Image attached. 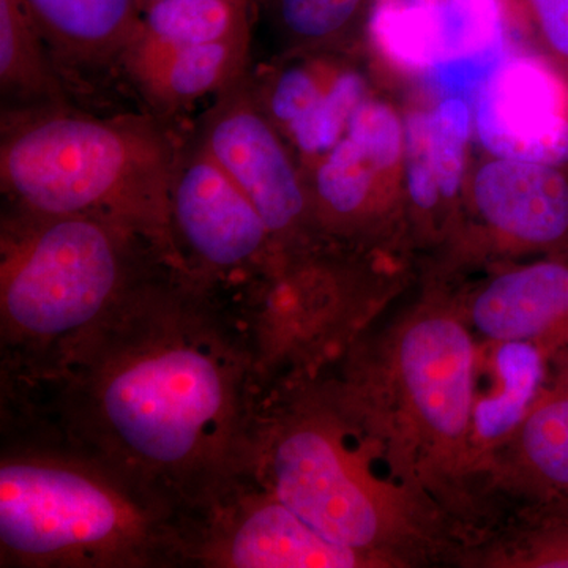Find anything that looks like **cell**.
Returning <instances> with one entry per match:
<instances>
[{
    "label": "cell",
    "mask_w": 568,
    "mask_h": 568,
    "mask_svg": "<svg viewBox=\"0 0 568 568\" xmlns=\"http://www.w3.org/2000/svg\"><path fill=\"white\" fill-rule=\"evenodd\" d=\"M265 384L234 306L163 264L50 373L2 394L3 414L102 459L194 523L252 478Z\"/></svg>",
    "instance_id": "cell-1"
},
{
    "label": "cell",
    "mask_w": 568,
    "mask_h": 568,
    "mask_svg": "<svg viewBox=\"0 0 568 568\" xmlns=\"http://www.w3.org/2000/svg\"><path fill=\"white\" fill-rule=\"evenodd\" d=\"M327 375L388 476L435 504L465 547L491 526L478 466L480 347L450 283L428 280L390 323L357 336Z\"/></svg>",
    "instance_id": "cell-2"
},
{
    "label": "cell",
    "mask_w": 568,
    "mask_h": 568,
    "mask_svg": "<svg viewBox=\"0 0 568 568\" xmlns=\"http://www.w3.org/2000/svg\"><path fill=\"white\" fill-rule=\"evenodd\" d=\"M372 439L324 372L291 373L265 387L252 480L321 536L376 568L457 564L465 541L425 497L377 473Z\"/></svg>",
    "instance_id": "cell-3"
},
{
    "label": "cell",
    "mask_w": 568,
    "mask_h": 568,
    "mask_svg": "<svg viewBox=\"0 0 568 568\" xmlns=\"http://www.w3.org/2000/svg\"><path fill=\"white\" fill-rule=\"evenodd\" d=\"M3 428L0 567H190L181 511L39 428Z\"/></svg>",
    "instance_id": "cell-4"
},
{
    "label": "cell",
    "mask_w": 568,
    "mask_h": 568,
    "mask_svg": "<svg viewBox=\"0 0 568 568\" xmlns=\"http://www.w3.org/2000/svg\"><path fill=\"white\" fill-rule=\"evenodd\" d=\"M163 264L173 265L125 224L9 205L0 227L2 392L50 373Z\"/></svg>",
    "instance_id": "cell-5"
},
{
    "label": "cell",
    "mask_w": 568,
    "mask_h": 568,
    "mask_svg": "<svg viewBox=\"0 0 568 568\" xmlns=\"http://www.w3.org/2000/svg\"><path fill=\"white\" fill-rule=\"evenodd\" d=\"M179 151L159 118L102 119L71 106L7 110L0 185L13 207L125 224L178 267L170 204Z\"/></svg>",
    "instance_id": "cell-6"
},
{
    "label": "cell",
    "mask_w": 568,
    "mask_h": 568,
    "mask_svg": "<svg viewBox=\"0 0 568 568\" xmlns=\"http://www.w3.org/2000/svg\"><path fill=\"white\" fill-rule=\"evenodd\" d=\"M321 231L332 244L376 256H416L405 190V110L383 89L361 104L345 136L304 168Z\"/></svg>",
    "instance_id": "cell-7"
},
{
    "label": "cell",
    "mask_w": 568,
    "mask_h": 568,
    "mask_svg": "<svg viewBox=\"0 0 568 568\" xmlns=\"http://www.w3.org/2000/svg\"><path fill=\"white\" fill-rule=\"evenodd\" d=\"M170 222L179 271L219 293H244L283 267L260 213L196 136L179 151Z\"/></svg>",
    "instance_id": "cell-8"
},
{
    "label": "cell",
    "mask_w": 568,
    "mask_h": 568,
    "mask_svg": "<svg viewBox=\"0 0 568 568\" xmlns=\"http://www.w3.org/2000/svg\"><path fill=\"white\" fill-rule=\"evenodd\" d=\"M197 141L260 213L284 260L335 245L317 224L304 170L245 74L215 97Z\"/></svg>",
    "instance_id": "cell-9"
},
{
    "label": "cell",
    "mask_w": 568,
    "mask_h": 568,
    "mask_svg": "<svg viewBox=\"0 0 568 568\" xmlns=\"http://www.w3.org/2000/svg\"><path fill=\"white\" fill-rule=\"evenodd\" d=\"M523 257H568V168L484 153L470 168L462 230L437 278Z\"/></svg>",
    "instance_id": "cell-10"
},
{
    "label": "cell",
    "mask_w": 568,
    "mask_h": 568,
    "mask_svg": "<svg viewBox=\"0 0 568 568\" xmlns=\"http://www.w3.org/2000/svg\"><path fill=\"white\" fill-rule=\"evenodd\" d=\"M511 0H373L362 47L377 73L418 88L433 71L507 51Z\"/></svg>",
    "instance_id": "cell-11"
},
{
    "label": "cell",
    "mask_w": 568,
    "mask_h": 568,
    "mask_svg": "<svg viewBox=\"0 0 568 568\" xmlns=\"http://www.w3.org/2000/svg\"><path fill=\"white\" fill-rule=\"evenodd\" d=\"M405 110V190L416 256L444 261L457 242L473 168V103L410 97Z\"/></svg>",
    "instance_id": "cell-12"
},
{
    "label": "cell",
    "mask_w": 568,
    "mask_h": 568,
    "mask_svg": "<svg viewBox=\"0 0 568 568\" xmlns=\"http://www.w3.org/2000/svg\"><path fill=\"white\" fill-rule=\"evenodd\" d=\"M361 48L284 52L252 77L257 102L302 170L338 144L355 111L381 89L368 55L355 52Z\"/></svg>",
    "instance_id": "cell-13"
},
{
    "label": "cell",
    "mask_w": 568,
    "mask_h": 568,
    "mask_svg": "<svg viewBox=\"0 0 568 568\" xmlns=\"http://www.w3.org/2000/svg\"><path fill=\"white\" fill-rule=\"evenodd\" d=\"M190 567L376 568L354 549L335 544L257 481L193 523Z\"/></svg>",
    "instance_id": "cell-14"
},
{
    "label": "cell",
    "mask_w": 568,
    "mask_h": 568,
    "mask_svg": "<svg viewBox=\"0 0 568 568\" xmlns=\"http://www.w3.org/2000/svg\"><path fill=\"white\" fill-rule=\"evenodd\" d=\"M474 141L487 155L568 168V71L517 41L473 102Z\"/></svg>",
    "instance_id": "cell-15"
},
{
    "label": "cell",
    "mask_w": 568,
    "mask_h": 568,
    "mask_svg": "<svg viewBox=\"0 0 568 568\" xmlns=\"http://www.w3.org/2000/svg\"><path fill=\"white\" fill-rule=\"evenodd\" d=\"M484 477L496 519L500 504L515 510L568 496V351L549 355L544 383L489 450Z\"/></svg>",
    "instance_id": "cell-16"
},
{
    "label": "cell",
    "mask_w": 568,
    "mask_h": 568,
    "mask_svg": "<svg viewBox=\"0 0 568 568\" xmlns=\"http://www.w3.org/2000/svg\"><path fill=\"white\" fill-rule=\"evenodd\" d=\"M457 297L485 343L530 346L545 358L568 351V257L495 265Z\"/></svg>",
    "instance_id": "cell-17"
},
{
    "label": "cell",
    "mask_w": 568,
    "mask_h": 568,
    "mask_svg": "<svg viewBox=\"0 0 568 568\" xmlns=\"http://www.w3.org/2000/svg\"><path fill=\"white\" fill-rule=\"evenodd\" d=\"M250 33L216 43H162L138 33L121 65L156 110L171 114L219 97L248 73Z\"/></svg>",
    "instance_id": "cell-18"
},
{
    "label": "cell",
    "mask_w": 568,
    "mask_h": 568,
    "mask_svg": "<svg viewBox=\"0 0 568 568\" xmlns=\"http://www.w3.org/2000/svg\"><path fill=\"white\" fill-rule=\"evenodd\" d=\"M24 3L48 47L70 63H121L142 29L141 0H24Z\"/></svg>",
    "instance_id": "cell-19"
},
{
    "label": "cell",
    "mask_w": 568,
    "mask_h": 568,
    "mask_svg": "<svg viewBox=\"0 0 568 568\" xmlns=\"http://www.w3.org/2000/svg\"><path fill=\"white\" fill-rule=\"evenodd\" d=\"M458 566L568 568V496L503 515L462 552Z\"/></svg>",
    "instance_id": "cell-20"
},
{
    "label": "cell",
    "mask_w": 568,
    "mask_h": 568,
    "mask_svg": "<svg viewBox=\"0 0 568 568\" xmlns=\"http://www.w3.org/2000/svg\"><path fill=\"white\" fill-rule=\"evenodd\" d=\"M24 0H0V88L24 108L70 106L58 67Z\"/></svg>",
    "instance_id": "cell-21"
},
{
    "label": "cell",
    "mask_w": 568,
    "mask_h": 568,
    "mask_svg": "<svg viewBox=\"0 0 568 568\" xmlns=\"http://www.w3.org/2000/svg\"><path fill=\"white\" fill-rule=\"evenodd\" d=\"M373 0H272L284 52L343 50L362 44Z\"/></svg>",
    "instance_id": "cell-22"
},
{
    "label": "cell",
    "mask_w": 568,
    "mask_h": 568,
    "mask_svg": "<svg viewBox=\"0 0 568 568\" xmlns=\"http://www.w3.org/2000/svg\"><path fill=\"white\" fill-rule=\"evenodd\" d=\"M142 32L175 47L252 32V0H159L142 9Z\"/></svg>",
    "instance_id": "cell-23"
},
{
    "label": "cell",
    "mask_w": 568,
    "mask_h": 568,
    "mask_svg": "<svg viewBox=\"0 0 568 568\" xmlns=\"http://www.w3.org/2000/svg\"><path fill=\"white\" fill-rule=\"evenodd\" d=\"M530 43L568 71V0H515Z\"/></svg>",
    "instance_id": "cell-24"
},
{
    "label": "cell",
    "mask_w": 568,
    "mask_h": 568,
    "mask_svg": "<svg viewBox=\"0 0 568 568\" xmlns=\"http://www.w3.org/2000/svg\"><path fill=\"white\" fill-rule=\"evenodd\" d=\"M152 2H159V0H141V7L144 9L145 6H149V3Z\"/></svg>",
    "instance_id": "cell-25"
}]
</instances>
